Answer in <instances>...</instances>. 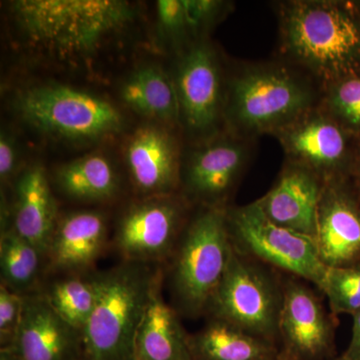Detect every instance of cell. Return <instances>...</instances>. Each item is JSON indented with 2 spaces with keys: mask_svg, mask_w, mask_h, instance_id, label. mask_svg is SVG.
<instances>
[{
  "mask_svg": "<svg viewBox=\"0 0 360 360\" xmlns=\"http://www.w3.org/2000/svg\"><path fill=\"white\" fill-rule=\"evenodd\" d=\"M279 41L286 63L321 89L360 75V6L340 0L279 4Z\"/></svg>",
  "mask_w": 360,
  "mask_h": 360,
  "instance_id": "1",
  "label": "cell"
},
{
  "mask_svg": "<svg viewBox=\"0 0 360 360\" xmlns=\"http://www.w3.org/2000/svg\"><path fill=\"white\" fill-rule=\"evenodd\" d=\"M11 13L28 49L70 60L94 56L136 11L120 0H18Z\"/></svg>",
  "mask_w": 360,
  "mask_h": 360,
  "instance_id": "2",
  "label": "cell"
},
{
  "mask_svg": "<svg viewBox=\"0 0 360 360\" xmlns=\"http://www.w3.org/2000/svg\"><path fill=\"white\" fill-rule=\"evenodd\" d=\"M321 98L319 84L286 61L246 65L229 84L224 117L231 134L251 141L274 136L319 106Z\"/></svg>",
  "mask_w": 360,
  "mask_h": 360,
  "instance_id": "3",
  "label": "cell"
},
{
  "mask_svg": "<svg viewBox=\"0 0 360 360\" xmlns=\"http://www.w3.org/2000/svg\"><path fill=\"white\" fill-rule=\"evenodd\" d=\"M161 264L122 262L91 272L96 305L82 331L84 360H131L135 335Z\"/></svg>",
  "mask_w": 360,
  "mask_h": 360,
  "instance_id": "4",
  "label": "cell"
},
{
  "mask_svg": "<svg viewBox=\"0 0 360 360\" xmlns=\"http://www.w3.org/2000/svg\"><path fill=\"white\" fill-rule=\"evenodd\" d=\"M227 208H198L165 265L170 304L181 319L206 316L224 276L232 250Z\"/></svg>",
  "mask_w": 360,
  "mask_h": 360,
  "instance_id": "5",
  "label": "cell"
},
{
  "mask_svg": "<svg viewBox=\"0 0 360 360\" xmlns=\"http://www.w3.org/2000/svg\"><path fill=\"white\" fill-rule=\"evenodd\" d=\"M15 108L40 134L68 141H99L120 134L124 125L122 112L110 101L63 84L23 90L16 97Z\"/></svg>",
  "mask_w": 360,
  "mask_h": 360,
  "instance_id": "6",
  "label": "cell"
},
{
  "mask_svg": "<svg viewBox=\"0 0 360 360\" xmlns=\"http://www.w3.org/2000/svg\"><path fill=\"white\" fill-rule=\"evenodd\" d=\"M284 274L232 248L205 317H214L281 347Z\"/></svg>",
  "mask_w": 360,
  "mask_h": 360,
  "instance_id": "7",
  "label": "cell"
},
{
  "mask_svg": "<svg viewBox=\"0 0 360 360\" xmlns=\"http://www.w3.org/2000/svg\"><path fill=\"white\" fill-rule=\"evenodd\" d=\"M226 220L234 250L321 290L328 267L319 257L314 238L274 224L255 201L229 206Z\"/></svg>",
  "mask_w": 360,
  "mask_h": 360,
  "instance_id": "8",
  "label": "cell"
},
{
  "mask_svg": "<svg viewBox=\"0 0 360 360\" xmlns=\"http://www.w3.org/2000/svg\"><path fill=\"white\" fill-rule=\"evenodd\" d=\"M191 206L179 193L134 203L115 225L113 248L123 262L167 264L191 219Z\"/></svg>",
  "mask_w": 360,
  "mask_h": 360,
  "instance_id": "9",
  "label": "cell"
},
{
  "mask_svg": "<svg viewBox=\"0 0 360 360\" xmlns=\"http://www.w3.org/2000/svg\"><path fill=\"white\" fill-rule=\"evenodd\" d=\"M274 136L286 162L309 170L323 182L347 176L360 143L319 105Z\"/></svg>",
  "mask_w": 360,
  "mask_h": 360,
  "instance_id": "10",
  "label": "cell"
},
{
  "mask_svg": "<svg viewBox=\"0 0 360 360\" xmlns=\"http://www.w3.org/2000/svg\"><path fill=\"white\" fill-rule=\"evenodd\" d=\"M336 316L328 311L309 283L283 276L279 321L281 349L295 360H330L336 354Z\"/></svg>",
  "mask_w": 360,
  "mask_h": 360,
  "instance_id": "11",
  "label": "cell"
},
{
  "mask_svg": "<svg viewBox=\"0 0 360 360\" xmlns=\"http://www.w3.org/2000/svg\"><path fill=\"white\" fill-rule=\"evenodd\" d=\"M250 142L229 134L194 151L180 174L179 193L198 207H229L250 160Z\"/></svg>",
  "mask_w": 360,
  "mask_h": 360,
  "instance_id": "12",
  "label": "cell"
},
{
  "mask_svg": "<svg viewBox=\"0 0 360 360\" xmlns=\"http://www.w3.org/2000/svg\"><path fill=\"white\" fill-rule=\"evenodd\" d=\"M181 117L187 129L210 135L224 116L219 58L205 42L196 44L184 54L174 78Z\"/></svg>",
  "mask_w": 360,
  "mask_h": 360,
  "instance_id": "13",
  "label": "cell"
},
{
  "mask_svg": "<svg viewBox=\"0 0 360 360\" xmlns=\"http://www.w3.org/2000/svg\"><path fill=\"white\" fill-rule=\"evenodd\" d=\"M314 240L326 267L360 262V201L345 179L324 182Z\"/></svg>",
  "mask_w": 360,
  "mask_h": 360,
  "instance_id": "14",
  "label": "cell"
},
{
  "mask_svg": "<svg viewBox=\"0 0 360 360\" xmlns=\"http://www.w3.org/2000/svg\"><path fill=\"white\" fill-rule=\"evenodd\" d=\"M6 350L20 360H84L82 331L63 321L39 290L25 296L18 335Z\"/></svg>",
  "mask_w": 360,
  "mask_h": 360,
  "instance_id": "15",
  "label": "cell"
},
{
  "mask_svg": "<svg viewBox=\"0 0 360 360\" xmlns=\"http://www.w3.org/2000/svg\"><path fill=\"white\" fill-rule=\"evenodd\" d=\"M179 156L176 141L165 127L143 125L135 130L125 149L135 191L146 198L179 193Z\"/></svg>",
  "mask_w": 360,
  "mask_h": 360,
  "instance_id": "16",
  "label": "cell"
},
{
  "mask_svg": "<svg viewBox=\"0 0 360 360\" xmlns=\"http://www.w3.org/2000/svg\"><path fill=\"white\" fill-rule=\"evenodd\" d=\"M108 240V221L103 212L79 210L59 217L46 250V271L59 276L94 271Z\"/></svg>",
  "mask_w": 360,
  "mask_h": 360,
  "instance_id": "17",
  "label": "cell"
},
{
  "mask_svg": "<svg viewBox=\"0 0 360 360\" xmlns=\"http://www.w3.org/2000/svg\"><path fill=\"white\" fill-rule=\"evenodd\" d=\"M323 184L309 170L285 161L274 186L255 202L274 224L314 239Z\"/></svg>",
  "mask_w": 360,
  "mask_h": 360,
  "instance_id": "18",
  "label": "cell"
},
{
  "mask_svg": "<svg viewBox=\"0 0 360 360\" xmlns=\"http://www.w3.org/2000/svg\"><path fill=\"white\" fill-rule=\"evenodd\" d=\"M165 283L161 265L135 335L131 360H193L181 316L163 295Z\"/></svg>",
  "mask_w": 360,
  "mask_h": 360,
  "instance_id": "19",
  "label": "cell"
},
{
  "mask_svg": "<svg viewBox=\"0 0 360 360\" xmlns=\"http://www.w3.org/2000/svg\"><path fill=\"white\" fill-rule=\"evenodd\" d=\"M58 219V205L44 167L37 163L30 165L21 172L15 182L11 224L46 257Z\"/></svg>",
  "mask_w": 360,
  "mask_h": 360,
  "instance_id": "20",
  "label": "cell"
},
{
  "mask_svg": "<svg viewBox=\"0 0 360 360\" xmlns=\"http://www.w3.org/2000/svg\"><path fill=\"white\" fill-rule=\"evenodd\" d=\"M193 360H276L281 347L222 319L207 317L188 335Z\"/></svg>",
  "mask_w": 360,
  "mask_h": 360,
  "instance_id": "21",
  "label": "cell"
},
{
  "mask_svg": "<svg viewBox=\"0 0 360 360\" xmlns=\"http://www.w3.org/2000/svg\"><path fill=\"white\" fill-rule=\"evenodd\" d=\"M120 96L135 112L158 122L175 125L181 118L174 80L156 66L135 70L122 84Z\"/></svg>",
  "mask_w": 360,
  "mask_h": 360,
  "instance_id": "22",
  "label": "cell"
},
{
  "mask_svg": "<svg viewBox=\"0 0 360 360\" xmlns=\"http://www.w3.org/2000/svg\"><path fill=\"white\" fill-rule=\"evenodd\" d=\"M0 269L1 284L22 295L39 291L46 271L44 253L15 231L7 214L0 236Z\"/></svg>",
  "mask_w": 360,
  "mask_h": 360,
  "instance_id": "23",
  "label": "cell"
},
{
  "mask_svg": "<svg viewBox=\"0 0 360 360\" xmlns=\"http://www.w3.org/2000/svg\"><path fill=\"white\" fill-rule=\"evenodd\" d=\"M56 181L68 198L84 202L110 200L120 189V180L110 161L96 153L82 156L59 168Z\"/></svg>",
  "mask_w": 360,
  "mask_h": 360,
  "instance_id": "24",
  "label": "cell"
},
{
  "mask_svg": "<svg viewBox=\"0 0 360 360\" xmlns=\"http://www.w3.org/2000/svg\"><path fill=\"white\" fill-rule=\"evenodd\" d=\"M52 309L77 330L84 331L96 305V286L89 274H65L39 290Z\"/></svg>",
  "mask_w": 360,
  "mask_h": 360,
  "instance_id": "25",
  "label": "cell"
},
{
  "mask_svg": "<svg viewBox=\"0 0 360 360\" xmlns=\"http://www.w3.org/2000/svg\"><path fill=\"white\" fill-rule=\"evenodd\" d=\"M319 106L360 139V75L342 78L322 89Z\"/></svg>",
  "mask_w": 360,
  "mask_h": 360,
  "instance_id": "26",
  "label": "cell"
},
{
  "mask_svg": "<svg viewBox=\"0 0 360 360\" xmlns=\"http://www.w3.org/2000/svg\"><path fill=\"white\" fill-rule=\"evenodd\" d=\"M321 291L328 300L329 310L338 316L354 315L360 310V262L328 267Z\"/></svg>",
  "mask_w": 360,
  "mask_h": 360,
  "instance_id": "27",
  "label": "cell"
},
{
  "mask_svg": "<svg viewBox=\"0 0 360 360\" xmlns=\"http://www.w3.org/2000/svg\"><path fill=\"white\" fill-rule=\"evenodd\" d=\"M25 296L0 285V349L13 347L22 319Z\"/></svg>",
  "mask_w": 360,
  "mask_h": 360,
  "instance_id": "28",
  "label": "cell"
},
{
  "mask_svg": "<svg viewBox=\"0 0 360 360\" xmlns=\"http://www.w3.org/2000/svg\"><path fill=\"white\" fill-rule=\"evenodd\" d=\"M184 4L187 30L198 33L217 20L229 4L215 0H184Z\"/></svg>",
  "mask_w": 360,
  "mask_h": 360,
  "instance_id": "29",
  "label": "cell"
},
{
  "mask_svg": "<svg viewBox=\"0 0 360 360\" xmlns=\"http://www.w3.org/2000/svg\"><path fill=\"white\" fill-rule=\"evenodd\" d=\"M161 28L172 37L188 32L184 0H160L156 4Z\"/></svg>",
  "mask_w": 360,
  "mask_h": 360,
  "instance_id": "30",
  "label": "cell"
},
{
  "mask_svg": "<svg viewBox=\"0 0 360 360\" xmlns=\"http://www.w3.org/2000/svg\"><path fill=\"white\" fill-rule=\"evenodd\" d=\"M14 142L11 137L2 132L0 137V179L6 184L13 177L16 169L18 156Z\"/></svg>",
  "mask_w": 360,
  "mask_h": 360,
  "instance_id": "31",
  "label": "cell"
},
{
  "mask_svg": "<svg viewBox=\"0 0 360 360\" xmlns=\"http://www.w3.org/2000/svg\"><path fill=\"white\" fill-rule=\"evenodd\" d=\"M352 340L342 354L349 360H360V310L352 315Z\"/></svg>",
  "mask_w": 360,
  "mask_h": 360,
  "instance_id": "32",
  "label": "cell"
},
{
  "mask_svg": "<svg viewBox=\"0 0 360 360\" xmlns=\"http://www.w3.org/2000/svg\"><path fill=\"white\" fill-rule=\"evenodd\" d=\"M345 179L360 201V143L356 153H355L354 160L352 161L349 172H348Z\"/></svg>",
  "mask_w": 360,
  "mask_h": 360,
  "instance_id": "33",
  "label": "cell"
},
{
  "mask_svg": "<svg viewBox=\"0 0 360 360\" xmlns=\"http://www.w3.org/2000/svg\"><path fill=\"white\" fill-rule=\"evenodd\" d=\"M0 360H20L13 352L6 349H0Z\"/></svg>",
  "mask_w": 360,
  "mask_h": 360,
  "instance_id": "34",
  "label": "cell"
},
{
  "mask_svg": "<svg viewBox=\"0 0 360 360\" xmlns=\"http://www.w3.org/2000/svg\"><path fill=\"white\" fill-rule=\"evenodd\" d=\"M276 360H295L292 357H290V355L286 354L285 352H283V350L281 349V354H279L278 357H277Z\"/></svg>",
  "mask_w": 360,
  "mask_h": 360,
  "instance_id": "35",
  "label": "cell"
},
{
  "mask_svg": "<svg viewBox=\"0 0 360 360\" xmlns=\"http://www.w3.org/2000/svg\"><path fill=\"white\" fill-rule=\"evenodd\" d=\"M330 360H349V359H347V357L345 356V355L341 354V355H340V356H338H338L335 357V359H333Z\"/></svg>",
  "mask_w": 360,
  "mask_h": 360,
  "instance_id": "36",
  "label": "cell"
}]
</instances>
